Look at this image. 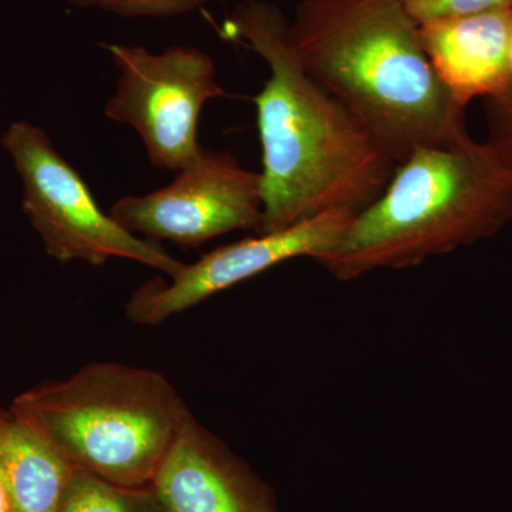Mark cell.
<instances>
[{
    "instance_id": "6da1fadb",
    "label": "cell",
    "mask_w": 512,
    "mask_h": 512,
    "mask_svg": "<svg viewBox=\"0 0 512 512\" xmlns=\"http://www.w3.org/2000/svg\"><path fill=\"white\" fill-rule=\"evenodd\" d=\"M289 22L266 0H242L221 35L265 60L269 77L254 97L262 148V221L256 235L343 211L357 215L396 168L355 114L306 72Z\"/></svg>"
},
{
    "instance_id": "7a4b0ae2",
    "label": "cell",
    "mask_w": 512,
    "mask_h": 512,
    "mask_svg": "<svg viewBox=\"0 0 512 512\" xmlns=\"http://www.w3.org/2000/svg\"><path fill=\"white\" fill-rule=\"evenodd\" d=\"M289 40L396 161L467 130L466 106L441 83L403 0H302Z\"/></svg>"
},
{
    "instance_id": "3957f363",
    "label": "cell",
    "mask_w": 512,
    "mask_h": 512,
    "mask_svg": "<svg viewBox=\"0 0 512 512\" xmlns=\"http://www.w3.org/2000/svg\"><path fill=\"white\" fill-rule=\"evenodd\" d=\"M512 222V173L468 130L414 150L319 262L340 281L409 269L493 238Z\"/></svg>"
},
{
    "instance_id": "277c9868",
    "label": "cell",
    "mask_w": 512,
    "mask_h": 512,
    "mask_svg": "<svg viewBox=\"0 0 512 512\" xmlns=\"http://www.w3.org/2000/svg\"><path fill=\"white\" fill-rule=\"evenodd\" d=\"M190 413L161 373L113 362L37 384L10 409L74 468L126 487L153 484Z\"/></svg>"
},
{
    "instance_id": "5b68a950",
    "label": "cell",
    "mask_w": 512,
    "mask_h": 512,
    "mask_svg": "<svg viewBox=\"0 0 512 512\" xmlns=\"http://www.w3.org/2000/svg\"><path fill=\"white\" fill-rule=\"evenodd\" d=\"M23 183V211L47 254L59 264L104 265L130 259L174 276L183 262L158 242L137 237L97 204L82 175L56 150L42 128L16 121L0 137Z\"/></svg>"
},
{
    "instance_id": "8992f818",
    "label": "cell",
    "mask_w": 512,
    "mask_h": 512,
    "mask_svg": "<svg viewBox=\"0 0 512 512\" xmlns=\"http://www.w3.org/2000/svg\"><path fill=\"white\" fill-rule=\"evenodd\" d=\"M103 47L119 70L104 114L136 131L154 167L178 173L202 148L198 121L205 104L225 96L214 60L190 46L163 53L143 46Z\"/></svg>"
},
{
    "instance_id": "52a82bcc",
    "label": "cell",
    "mask_w": 512,
    "mask_h": 512,
    "mask_svg": "<svg viewBox=\"0 0 512 512\" xmlns=\"http://www.w3.org/2000/svg\"><path fill=\"white\" fill-rule=\"evenodd\" d=\"M167 187L114 202L121 227L150 241L198 248L234 231H255L262 221L261 174L228 151L202 147Z\"/></svg>"
},
{
    "instance_id": "ba28073f",
    "label": "cell",
    "mask_w": 512,
    "mask_h": 512,
    "mask_svg": "<svg viewBox=\"0 0 512 512\" xmlns=\"http://www.w3.org/2000/svg\"><path fill=\"white\" fill-rule=\"evenodd\" d=\"M355 217L333 211L272 234L256 235L215 248L194 264H184L170 281L151 279L126 303V316L141 326H157L284 262H319L333 251Z\"/></svg>"
},
{
    "instance_id": "9c48e42d",
    "label": "cell",
    "mask_w": 512,
    "mask_h": 512,
    "mask_svg": "<svg viewBox=\"0 0 512 512\" xmlns=\"http://www.w3.org/2000/svg\"><path fill=\"white\" fill-rule=\"evenodd\" d=\"M151 487L165 512H278L271 490L192 413Z\"/></svg>"
},
{
    "instance_id": "30bf717a",
    "label": "cell",
    "mask_w": 512,
    "mask_h": 512,
    "mask_svg": "<svg viewBox=\"0 0 512 512\" xmlns=\"http://www.w3.org/2000/svg\"><path fill=\"white\" fill-rule=\"evenodd\" d=\"M419 36L437 77L463 106L510 82L512 9L431 20L419 25Z\"/></svg>"
},
{
    "instance_id": "8fae6325",
    "label": "cell",
    "mask_w": 512,
    "mask_h": 512,
    "mask_svg": "<svg viewBox=\"0 0 512 512\" xmlns=\"http://www.w3.org/2000/svg\"><path fill=\"white\" fill-rule=\"evenodd\" d=\"M74 470L36 431L6 413L0 424V473L15 512H59Z\"/></svg>"
},
{
    "instance_id": "7c38bea8",
    "label": "cell",
    "mask_w": 512,
    "mask_h": 512,
    "mask_svg": "<svg viewBox=\"0 0 512 512\" xmlns=\"http://www.w3.org/2000/svg\"><path fill=\"white\" fill-rule=\"evenodd\" d=\"M59 512H165L153 487H126L74 470Z\"/></svg>"
},
{
    "instance_id": "4fadbf2b",
    "label": "cell",
    "mask_w": 512,
    "mask_h": 512,
    "mask_svg": "<svg viewBox=\"0 0 512 512\" xmlns=\"http://www.w3.org/2000/svg\"><path fill=\"white\" fill-rule=\"evenodd\" d=\"M80 9H97L121 18H177L212 0H67Z\"/></svg>"
},
{
    "instance_id": "5bb4252c",
    "label": "cell",
    "mask_w": 512,
    "mask_h": 512,
    "mask_svg": "<svg viewBox=\"0 0 512 512\" xmlns=\"http://www.w3.org/2000/svg\"><path fill=\"white\" fill-rule=\"evenodd\" d=\"M484 101L487 119L485 143L493 148L512 173V77L504 89Z\"/></svg>"
},
{
    "instance_id": "9a60e30c",
    "label": "cell",
    "mask_w": 512,
    "mask_h": 512,
    "mask_svg": "<svg viewBox=\"0 0 512 512\" xmlns=\"http://www.w3.org/2000/svg\"><path fill=\"white\" fill-rule=\"evenodd\" d=\"M403 3L419 25L431 20L512 9V0H403Z\"/></svg>"
},
{
    "instance_id": "2e32d148",
    "label": "cell",
    "mask_w": 512,
    "mask_h": 512,
    "mask_svg": "<svg viewBox=\"0 0 512 512\" xmlns=\"http://www.w3.org/2000/svg\"><path fill=\"white\" fill-rule=\"evenodd\" d=\"M6 413L0 410V424L5 419ZM0 512H15L10 503L8 490H6L5 481H3L2 473H0Z\"/></svg>"
},
{
    "instance_id": "e0dca14e",
    "label": "cell",
    "mask_w": 512,
    "mask_h": 512,
    "mask_svg": "<svg viewBox=\"0 0 512 512\" xmlns=\"http://www.w3.org/2000/svg\"><path fill=\"white\" fill-rule=\"evenodd\" d=\"M511 77H512V50H511Z\"/></svg>"
}]
</instances>
